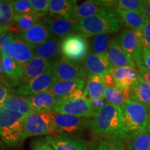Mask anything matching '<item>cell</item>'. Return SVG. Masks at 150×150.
<instances>
[{
    "instance_id": "cell-1",
    "label": "cell",
    "mask_w": 150,
    "mask_h": 150,
    "mask_svg": "<svg viewBox=\"0 0 150 150\" xmlns=\"http://www.w3.org/2000/svg\"><path fill=\"white\" fill-rule=\"evenodd\" d=\"M90 129L103 140L122 141L120 107L106 104L91 120Z\"/></svg>"
},
{
    "instance_id": "cell-33",
    "label": "cell",
    "mask_w": 150,
    "mask_h": 150,
    "mask_svg": "<svg viewBox=\"0 0 150 150\" xmlns=\"http://www.w3.org/2000/svg\"><path fill=\"white\" fill-rule=\"evenodd\" d=\"M0 33L8 32L13 21L15 13L11 1H0Z\"/></svg>"
},
{
    "instance_id": "cell-3",
    "label": "cell",
    "mask_w": 150,
    "mask_h": 150,
    "mask_svg": "<svg viewBox=\"0 0 150 150\" xmlns=\"http://www.w3.org/2000/svg\"><path fill=\"white\" fill-rule=\"evenodd\" d=\"M120 108L122 141L125 143L145 129L150 107L133 101H127Z\"/></svg>"
},
{
    "instance_id": "cell-48",
    "label": "cell",
    "mask_w": 150,
    "mask_h": 150,
    "mask_svg": "<svg viewBox=\"0 0 150 150\" xmlns=\"http://www.w3.org/2000/svg\"><path fill=\"white\" fill-rule=\"evenodd\" d=\"M1 52L0 50V65H1Z\"/></svg>"
},
{
    "instance_id": "cell-40",
    "label": "cell",
    "mask_w": 150,
    "mask_h": 150,
    "mask_svg": "<svg viewBox=\"0 0 150 150\" xmlns=\"http://www.w3.org/2000/svg\"><path fill=\"white\" fill-rule=\"evenodd\" d=\"M31 150H55L46 137H40L33 139L30 144Z\"/></svg>"
},
{
    "instance_id": "cell-37",
    "label": "cell",
    "mask_w": 150,
    "mask_h": 150,
    "mask_svg": "<svg viewBox=\"0 0 150 150\" xmlns=\"http://www.w3.org/2000/svg\"><path fill=\"white\" fill-rule=\"evenodd\" d=\"M11 3L15 15L33 13L29 0H13L11 1Z\"/></svg>"
},
{
    "instance_id": "cell-50",
    "label": "cell",
    "mask_w": 150,
    "mask_h": 150,
    "mask_svg": "<svg viewBox=\"0 0 150 150\" xmlns=\"http://www.w3.org/2000/svg\"><path fill=\"white\" fill-rule=\"evenodd\" d=\"M0 13H1V6H0Z\"/></svg>"
},
{
    "instance_id": "cell-39",
    "label": "cell",
    "mask_w": 150,
    "mask_h": 150,
    "mask_svg": "<svg viewBox=\"0 0 150 150\" xmlns=\"http://www.w3.org/2000/svg\"><path fill=\"white\" fill-rule=\"evenodd\" d=\"M16 36V34L9 31L0 33V50L1 52V56H9V47Z\"/></svg>"
},
{
    "instance_id": "cell-47",
    "label": "cell",
    "mask_w": 150,
    "mask_h": 150,
    "mask_svg": "<svg viewBox=\"0 0 150 150\" xmlns=\"http://www.w3.org/2000/svg\"><path fill=\"white\" fill-rule=\"evenodd\" d=\"M145 129L146 131H147L148 132L150 133V110H149V116H148L147 125H146Z\"/></svg>"
},
{
    "instance_id": "cell-5",
    "label": "cell",
    "mask_w": 150,
    "mask_h": 150,
    "mask_svg": "<svg viewBox=\"0 0 150 150\" xmlns=\"http://www.w3.org/2000/svg\"><path fill=\"white\" fill-rule=\"evenodd\" d=\"M55 134L53 111H34L26 116L24 121L23 140L33 136Z\"/></svg>"
},
{
    "instance_id": "cell-8",
    "label": "cell",
    "mask_w": 150,
    "mask_h": 150,
    "mask_svg": "<svg viewBox=\"0 0 150 150\" xmlns=\"http://www.w3.org/2000/svg\"><path fill=\"white\" fill-rule=\"evenodd\" d=\"M54 128L55 134H73L81 132L90 129L91 120L66 114L58 113L53 111Z\"/></svg>"
},
{
    "instance_id": "cell-7",
    "label": "cell",
    "mask_w": 150,
    "mask_h": 150,
    "mask_svg": "<svg viewBox=\"0 0 150 150\" xmlns=\"http://www.w3.org/2000/svg\"><path fill=\"white\" fill-rule=\"evenodd\" d=\"M117 39L122 49L134 59L137 67H139L143 52L141 31L126 28L122 31Z\"/></svg>"
},
{
    "instance_id": "cell-14",
    "label": "cell",
    "mask_w": 150,
    "mask_h": 150,
    "mask_svg": "<svg viewBox=\"0 0 150 150\" xmlns=\"http://www.w3.org/2000/svg\"><path fill=\"white\" fill-rule=\"evenodd\" d=\"M55 150H91L88 143L72 135L55 134L46 136Z\"/></svg>"
},
{
    "instance_id": "cell-34",
    "label": "cell",
    "mask_w": 150,
    "mask_h": 150,
    "mask_svg": "<svg viewBox=\"0 0 150 150\" xmlns=\"http://www.w3.org/2000/svg\"><path fill=\"white\" fill-rule=\"evenodd\" d=\"M150 133L145 129L140 131L129 141L128 150H149Z\"/></svg>"
},
{
    "instance_id": "cell-4",
    "label": "cell",
    "mask_w": 150,
    "mask_h": 150,
    "mask_svg": "<svg viewBox=\"0 0 150 150\" xmlns=\"http://www.w3.org/2000/svg\"><path fill=\"white\" fill-rule=\"evenodd\" d=\"M26 115L0 108V137L8 147H14L23 142V127Z\"/></svg>"
},
{
    "instance_id": "cell-12",
    "label": "cell",
    "mask_w": 150,
    "mask_h": 150,
    "mask_svg": "<svg viewBox=\"0 0 150 150\" xmlns=\"http://www.w3.org/2000/svg\"><path fill=\"white\" fill-rule=\"evenodd\" d=\"M112 65L110 63L107 53L88 54L83 62V68L87 77L92 75L102 76L104 75L111 73Z\"/></svg>"
},
{
    "instance_id": "cell-41",
    "label": "cell",
    "mask_w": 150,
    "mask_h": 150,
    "mask_svg": "<svg viewBox=\"0 0 150 150\" xmlns=\"http://www.w3.org/2000/svg\"><path fill=\"white\" fill-rule=\"evenodd\" d=\"M143 50L150 47V19L146 22L141 30Z\"/></svg>"
},
{
    "instance_id": "cell-28",
    "label": "cell",
    "mask_w": 150,
    "mask_h": 150,
    "mask_svg": "<svg viewBox=\"0 0 150 150\" xmlns=\"http://www.w3.org/2000/svg\"><path fill=\"white\" fill-rule=\"evenodd\" d=\"M108 10V8L98 4L96 1L89 0L84 1L80 5H76L73 13L72 18L78 20H82L102 14Z\"/></svg>"
},
{
    "instance_id": "cell-36",
    "label": "cell",
    "mask_w": 150,
    "mask_h": 150,
    "mask_svg": "<svg viewBox=\"0 0 150 150\" xmlns=\"http://www.w3.org/2000/svg\"><path fill=\"white\" fill-rule=\"evenodd\" d=\"M95 150H128L125 143L120 140H103L97 142Z\"/></svg>"
},
{
    "instance_id": "cell-10",
    "label": "cell",
    "mask_w": 150,
    "mask_h": 150,
    "mask_svg": "<svg viewBox=\"0 0 150 150\" xmlns=\"http://www.w3.org/2000/svg\"><path fill=\"white\" fill-rule=\"evenodd\" d=\"M52 72L56 82L72 81L78 79H87L83 65L75 64L61 56L52 65Z\"/></svg>"
},
{
    "instance_id": "cell-29",
    "label": "cell",
    "mask_w": 150,
    "mask_h": 150,
    "mask_svg": "<svg viewBox=\"0 0 150 150\" xmlns=\"http://www.w3.org/2000/svg\"><path fill=\"white\" fill-rule=\"evenodd\" d=\"M104 89L105 87L102 82V76L97 75L88 76L84 91V98L88 100L104 98Z\"/></svg>"
},
{
    "instance_id": "cell-42",
    "label": "cell",
    "mask_w": 150,
    "mask_h": 150,
    "mask_svg": "<svg viewBox=\"0 0 150 150\" xmlns=\"http://www.w3.org/2000/svg\"><path fill=\"white\" fill-rule=\"evenodd\" d=\"M139 76L150 86V69L144 66L138 67Z\"/></svg>"
},
{
    "instance_id": "cell-27",
    "label": "cell",
    "mask_w": 150,
    "mask_h": 150,
    "mask_svg": "<svg viewBox=\"0 0 150 150\" xmlns=\"http://www.w3.org/2000/svg\"><path fill=\"white\" fill-rule=\"evenodd\" d=\"M77 4L75 0H50V13L60 18L73 19V13Z\"/></svg>"
},
{
    "instance_id": "cell-43",
    "label": "cell",
    "mask_w": 150,
    "mask_h": 150,
    "mask_svg": "<svg viewBox=\"0 0 150 150\" xmlns=\"http://www.w3.org/2000/svg\"><path fill=\"white\" fill-rule=\"evenodd\" d=\"M140 66H144L150 69V47L144 50L142 52L141 61H140L139 67Z\"/></svg>"
},
{
    "instance_id": "cell-20",
    "label": "cell",
    "mask_w": 150,
    "mask_h": 150,
    "mask_svg": "<svg viewBox=\"0 0 150 150\" xmlns=\"http://www.w3.org/2000/svg\"><path fill=\"white\" fill-rule=\"evenodd\" d=\"M27 99L33 110L37 112L54 111L60 100L49 91L27 97Z\"/></svg>"
},
{
    "instance_id": "cell-15",
    "label": "cell",
    "mask_w": 150,
    "mask_h": 150,
    "mask_svg": "<svg viewBox=\"0 0 150 150\" xmlns=\"http://www.w3.org/2000/svg\"><path fill=\"white\" fill-rule=\"evenodd\" d=\"M111 74L116 87L124 91H132L138 83L139 74L133 67H112Z\"/></svg>"
},
{
    "instance_id": "cell-32",
    "label": "cell",
    "mask_w": 150,
    "mask_h": 150,
    "mask_svg": "<svg viewBox=\"0 0 150 150\" xmlns=\"http://www.w3.org/2000/svg\"><path fill=\"white\" fill-rule=\"evenodd\" d=\"M115 38L112 34L103 33L93 36L89 42L90 52L94 54H106L112 40Z\"/></svg>"
},
{
    "instance_id": "cell-35",
    "label": "cell",
    "mask_w": 150,
    "mask_h": 150,
    "mask_svg": "<svg viewBox=\"0 0 150 150\" xmlns=\"http://www.w3.org/2000/svg\"><path fill=\"white\" fill-rule=\"evenodd\" d=\"M144 4L143 0H119L117 1L115 8L143 13Z\"/></svg>"
},
{
    "instance_id": "cell-46",
    "label": "cell",
    "mask_w": 150,
    "mask_h": 150,
    "mask_svg": "<svg viewBox=\"0 0 150 150\" xmlns=\"http://www.w3.org/2000/svg\"><path fill=\"white\" fill-rule=\"evenodd\" d=\"M143 14H145L148 18L150 19V0L149 1H145Z\"/></svg>"
},
{
    "instance_id": "cell-51",
    "label": "cell",
    "mask_w": 150,
    "mask_h": 150,
    "mask_svg": "<svg viewBox=\"0 0 150 150\" xmlns=\"http://www.w3.org/2000/svg\"><path fill=\"white\" fill-rule=\"evenodd\" d=\"M149 150H150V146H149Z\"/></svg>"
},
{
    "instance_id": "cell-18",
    "label": "cell",
    "mask_w": 150,
    "mask_h": 150,
    "mask_svg": "<svg viewBox=\"0 0 150 150\" xmlns=\"http://www.w3.org/2000/svg\"><path fill=\"white\" fill-rule=\"evenodd\" d=\"M9 56L18 63L26 64L35 56L34 48L16 35L9 47Z\"/></svg>"
},
{
    "instance_id": "cell-21",
    "label": "cell",
    "mask_w": 150,
    "mask_h": 150,
    "mask_svg": "<svg viewBox=\"0 0 150 150\" xmlns=\"http://www.w3.org/2000/svg\"><path fill=\"white\" fill-rule=\"evenodd\" d=\"M18 35L30 46L35 48L45 42L52 35L45 24L40 22L31 29Z\"/></svg>"
},
{
    "instance_id": "cell-24",
    "label": "cell",
    "mask_w": 150,
    "mask_h": 150,
    "mask_svg": "<svg viewBox=\"0 0 150 150\" xmlns=\"http://www.w3.org/2000/svg\"><path fill=\"white\" fill-rule=\"evenodd\" d=\"M1 107L24 115H28L34 110L30 105L27 97L10 94L4 102Z\"/></svg>"
},
{
    "instance_id": "cell-13",
    "label": "cell",
    "mask_w": 150,
    "mask_h": 150,
    "mask_svg": "<svg viewBox=\"0 0 150 150\" xmlns=\"http://www.w3.org/2000/svg\"><path fill=\"white\" fill-rule=\"evenodd\" d=\"M78 22L79 20L76 19L60 18L50 14L43 19L42 21L53 36L61 38L76 31Z\"/></svg>"
},
{
    "instance_id": "cell-9",
    "label": "cell",
    "mask_w": 150,
    "mask_h": 150,
    "mask_svg": "<svg viewBox=\"0 0 150 150\" xmlns=\"http://www.w3.org/2000/svg\"><path fill=\"white\" fill-rule=\"evenodd\" d=\"M54 111L58 113L86 118H93L97 113L92 106L91 100L84 97L69 101L61 100L60 99Z\"/></svg>"
},
{
    "instance_id": "cell-26",
    "label": "cell",
    "mask_w": 150,
    "mask_h": 150,
    "mask_svg": "<svg viewBox=\"0 0 150 150\" xmlns=\"http://www.w3.org/2000/svg\"><path fill=\"white\" fill-rule=\"evenodd\" d=\"M115 13L129 29L141 31L149 18L141 13L115 8Z\"/></svg>"
},
{
    "instance_id": "cell-44",
    "label": "cell",
    "mask_w": 150,
    "mask_h": 150,
    "mask_svg": "<svg viewBox=\"0 0 150 150\" xmlns=\"http://www.w3.org/2000/svg\"><path fill=\"white\" fill-rule=\"evenodd\" d=\"M102 82L105 88H115V82L111 73H108L102 76Z\"/></svg>"
},
{
    "instance_id": "cell-2",
    "label": "cell",
    "mask_w": 150,
    "mask_h": 150,
    "mask_svg": "<svg viewBox=\"0 0 150 150\" xmlns=\"http://www.w3.org/2000/svg\"><path fill=\"white\" fill-rule=\"evenodd\" d=\"M124 26L115 11L108 9L102 14L79 20L76 31L88 38L103 33L112 34L120 31Z\"/></svg>"
},
{
    "instance_id": "cell-19",
    "label": "cell",
    "mask_w": 150,
    "mask_h": 150,
    "mask_svg": "<svg viewBox=\"0 0 150 150\" xmlns=\"http://www.w3.org/2000/svg\"><path fill=\"white\" fill-rule=\"evenodd\" d=\"M107 54L110 63L114 67H128L138 68L134 59L120 46L117 38H115L110 43Z\"/></svg>"
},
{
    "instance_id": "cell-30",
    "label": "cell",
    "mask_w": 150,
    "mask_h": 150,
    "mask_svg": "<svg viewBox=\"0 0 150 150\" xmlns=\"http://www.w3.org/2000/svg\"><path fill=\"white\" fill-rule=\"evenodd\" d=\"M130 101L150 107V86L140 76L138 83L131 91Z\"/></svg>"
},
{
    "instance_id": "cell-25",
    "label": "cell",
    "mask_w": 150,
    "mask_h": 150,
    "mask_svg": "<svg viewBox=\"0 0 150 150\" xmlns=\"http://www.w3.org/2000/svg\"><path fill=\"white\" fill-rule=\"evenodd\" d=\"M40 17L33 13L15 15L13 21L8 31L16 35L21 34L31 29L35 24L40 22Z\"/></svg>"
},
{
    "instance_id": "cell-23",
    "label": "cell",
    "mask_w": 150,
    "mask_h": 150,
    "mask_svg": "<svg viewBox=\"0 0 150 150\" xmlns=\"http://www.w3.org/2000/svg\"><path fill=\"white\" fill-rule=\"evenodd\" d=\"M85 81L86 79H78L72 81L56 82L49 91L58 98H64L75 91L83 90Z\"/></svg>"
},
{
    "instance_id": "cell-22",
    "label": "cell",
    "mask_w": 150,
    "mask_h": 150,
    "mask_svg": "<svg viewBox=\"0 0 150 150\" xmlns=\"http://www.w3.org/2000/svg\"><path fill=\"white\" fill-rule=\"evenodd\" d=\"M1 67L12 86H18L19 81L24 75V64L16 61L11 56H1Z\"/></svg>"
},
{
    "instance_id": "cell-38",
    "label": "cell",
    "mask_w": 150,
    "mask_h": 150,
    "mask_svg": "<svg viewBox=\"0 0 150 150\" xmlns=\"http://www.w3.org/2000/svg\"><path fill=\"white\" fill-rule=\"evenodd\" d=\"M33 14L42 18L47 15L50 12L49 6L50 0H29Z\"/></svg>"
},
{
    "instance_id": "cell-16",
    "label": "cell",
    "mask_w": 150,
    "mask_h": 150,
    "mask_svg": "<svg viewBox=\"0 0 150 150\" xmlns=\"http://www.w3.org/2000/svg\"><path fill=\"white\" fill-rule=\"evenodd\" d=\"M35 56L54 62L61 57V39L52 35L48 40L34 48Z\"/></svg>"
},
{
    "instance_id": "cell-17",
    "label": "cell",
    "mask_w": 150,
    "mask_h": 150,
    "mask_svg": "<svg viewBox=\"0 0 150 150\" xmlns=\"http://www.w3.org/2000/svg\"><path fill=\"white\" fill-rule=\"evenodd\" d=\"M53 63L54 62L52 61L34 56L31 61L24 64V75L19 81V85L27 83L40 76L44 74Z\"/></svg>"
},
{
    "instance_id": "cell-45",
    "label": "cell",
    "mask_w": 150,
    "mask_h": 150,
    "mask_svg": "<svg viewBox=\"0 0 150 150\" xmlns=\"http://www.w3.org/2000/svg\"><path fill=\"white\" fill-rule=\"evenodd\" d=\"M10 90H9L6 86L2 85L0 83V108L2 106L4 102L7 97L10 95Z\"/></svg>"
},
{
    "instance_id": "cell-49",
    "label": "cell",
    "mask_w": 150,
    "mask_h": 150,
    "mask_svg": "<svg viewBox=\"0 0 150 150\" xmlns=\"http://www.w3.org/2000/svg\"><path fill=\"white\" fill-rule=\"evenodd\" d=\"M0 145H1V146H2V145H1V142H0Z\"/></svg>"
},
{
    "instance_id": "cell-31",
    "label": "cell",
    "mask_w": 150,
    "mask_h": 150,
    "mask_svg": "<svg viewBox=\"0 0 150 150\" xmlns=\"http://www.w3.org/2000/svg\"><path fill=\"white\" fill-rule=\"evenodd\" d=\"M130 91H124L115 88H105L104 98L108 104L121 107L127 101H130Z\"/></svg>"
},
{
    "instance_id": "cell-6",
    "label": "cell",
    "mask_w": 150,
    "mask_h": 150,
    "mask_svg": "<svg viewBox=\"0 0 150 150\" xmlns=\"http://www.w3.org/2000/svg\"><path fill=\"white\" fill-rule=\"evenodd\" d=\"M89 53V42L80 33H72L61 38V55L67 61L82 65Z\"/></svg>"
},
{
    "instance_id": "cell-11",
    "label": "cell",
    "mask_w": 150,
    "mask_h": 150,
    "mask_svg": "<svg viewBox=\"0 0 150 150\" xmlns=\"http://www.w3.org/2000/svg\"><path fill=\"white\" fill-rule=\"evenodd\" d=\"M54 83H56V81L52 72V65L44 74L38 77L19 85L15 92L16 95L22 96H32L42 92L48 91Z\"/></svg>"
}]
</instances>
